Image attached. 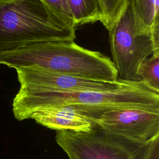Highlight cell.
I'll use <instances>...</instances> for the list:
<instances>
[{
  "instance_id": "1",
  "label": "cell",
  "mask_w": 159,
  "mask_h": 159,
  "mask_svg": "<svg viewBox=\"0 0 159 159\" xmlns=\"http://www.w3.org/2000/svg\"><path fill=\"white\" fill-rule=\"evenodd\" d=\"M71 106L94 123L105 111L122 107L159 109V93L148 88L140 81L117 90L73 92L44 91L19 89L12 102L18 120L29 119L34 111L47 107Z\"/></svg>"
},
{
  "instance_id": "2",
  "label": "cell",
  "mask_w": 159,
  "mask_h": 159,
  "mask_svg": "<svg viewBox=\"0 0 159 159\" xmlns=\"http://www.w3.org/2000/svg\"><path fill=\"white\" fill-rule=\"evenodd\" d=\"M0 64L9 68H36L106 81H116L112 60L74 41H50L27 44L0 52Z\"/></svg>"
},
{
  "instance_id": "3",
  "label": "cell",
  "mask_w": 159,
  "mask_h": 159,
  "mask_svg": "<svg viewBox=\"0 0 159 159\" xmlns=\"http://www.w3.org/2000/svg\"><path fill=\"white\" fill-rule=\"evenodd\" d=\"M76 26L43 0H16L0 6V52L50 41H75Z\"/></svg>"
},
{
  "instance_id": "4",
  "label": "cell",
  "mask_w": 159,
  "mask_h": 159,
  "mask_svg": "<svg viewBox=\"0 0 159 159\" xmlns=\"http://www.w3.org/2000/svg\"><path fill=\"white\" fill-rule=\"evenodd\" d=\"M70 159H159V135L142 142L108 132L94 123L89 132L57 131Z\"/></svg>"
},
{
  "instance_id": "5",
  "label": "cell",
  "mask_w": 159,
  "mask_h": 159,
  "mask_svg": "<svg viewBox=\"0 0 159 159\" xmlns=\"http://www.w3.org/2000/svg\"><path fill=\"white\" fill-rule=\"evenodd\" d=\"M112 63L118 78L139 81L138 69L142 61L159 51V43L151 34H139L135 30L133 16L128 1L118 20L109 30Z\"/></svg>"
},
{
  "instance_id": "6",
  "label": "cell",
  "mask_w": 159,
  "mask_h": 159,
  "mask_svg": "<svg viewBox=\"0 0 159 159\" xmlns=\"http://www.w3.org/2000/svg\"><path fill=\"white\" fill-rule=\"evenodd\" d=\"M16 70L20 88L28 90L109 91L119 89L133 82L119 78L116 81H106L36 68H17Z\"/></svg>"
},
{
  "instance_id": "7",
  "label": "cell",
  "mask_w": 159,
  "mask_h": 159,
  "mask_svg": "<svg viewBox=\"0 0 159 159\" xmlns=\"http://www.w3.org/2000/svg\"><path fill=\"white\" fill-rule=\"evenodd\" d=\"M94 123L111 133L147 142L159 135V109H114L102 113Z\"/></svg>"
},
{
  "instance_id": "8",
  "label": "cell",
  "mask_w": 159,
  "mask_h": 159,
  "mask_svg": "<svg viewBox=\"0 0 159 159\" xmlns=\"http://www.w3.org/2000/svg\"><path fill=\"white\" fill-rule=\"evenodd\" d=\"M29 119L52 130L76 132H89L94 124L75 108L65 106L43 108L34 111Z\"/></svg>"
},
{
  "instance_id": "9",
  "label": "cell",
  "mask_w": 159,
  "mask_h": 159,
  "mask_svg": "<svg viewBox=\"0 0 159 159\" xmlns=\"http://www.w3.org/2000/svg\"><path fill=\"white\" fill-rule=\"evenodd\" d=\"M137 34H151L159 43V0H129Z\"/></svg>"
},
{
  "instance_id": "10",
  "label": "cell",
  "mask_w": 159,
  "mask_h": 159,
  "mask_svg": "<svg viewBox=\"0 0 159 159\" xmlns=\"http://www.w3.org/2000/svg\"><path fill=\"white\" fill-rule=\"evenodd\" d=\"M68 3L76 26L100 21L98 0H68Z\"/></svg>"
},
{
  "instance_id": "11",
  "label": "cell",
  "mask_w": 159,
  "mask_h": 159,
  "mask_svg": "<svg viewBox=\"0 0 159 159\" xmlns=\"http://www.w3.org/2000/svg\"><path fill=\"white\" fill-rule=\"evenodd\" d=\"M159 51L140 63L138 69L140 81L148 88L159 93Z\"/></svg>"
},
{
  "instance_id": "12",
  "label": "cell",
  "mask_w": 159,
  "mask_h": 159,
  "mask_svg": "<svg viewBox=\"0 0 159 159\" xmlns=\"http://www.w3.org/2000/svg\"><path fill=\"white\" fill-rule=\"evenodd\" d=\"M129 0H98L101 9L100 22L109 31L119 18Z\"/></svg>"
},
{
  "instance_id": "13",
  "label": "cell",
  "mask_w": 159,
  "mask_h": 159,
  "mask_svg": "<svg viewBox=\"0 0 159 159\" xmlns=\"http://www.w3.org/2000/svg\"><path fill=\"white\" fill-rule=\"evenodd\" d=\"M58 14L62 16L66 20L71 24L75 25L70 7L68 3V0H43Z\"/></svg>"
},
{
  "instance_id": "14",
  "label": "cell",
  "mask_w": 159,
  "mask_h": 159,
  "mask_svg": "<svg viewBox=\"0 0 159 159\" xmlns=\"http://www.w3.org/2000/svg\"><path fill=\"white\" fill-rule=\"evenodd\" d=\"M14 1H16V0H0V6L2 5H4L5 4L9 3L10 2Z\"/></svg>"
}]
</instances>
